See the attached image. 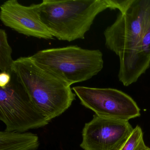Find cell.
I'll use <instances>...</instances> for the list:
<instances>
[{"label": "cell", "mask_w": 150, "mask_h": 150, "mask_svg": "<svg viewBox=\"0 0 150 150\" xmlns=\"http://www.w3.org/2000/svg\"><path fill=\"white\" fill-rule=\"evenodd\" d=\"M12 72L49 122L66 111L75 100L71 86L40 66L31 56L15 60Z\"/></svg>", "instance_id": "obj_1"}, {"label": "cell", "mask_w": 150, "mask_h": 150, "mask_svg": "<svg viewBox=\"0 0 150 150\" xmlns=\"http://www.w3.org/2000/svg\"><path fill=\"white\" fill-rule=\"evenodd\" d=\"M108 8L117 9L115 0H43L40 15L54 38L70 42L84 39L96 16Z\"/></svg>", "instance_id": "obj_2"}, {"label": "cell", "mask_w": 150, "mask_h": 150, "mask_svg": "<svg viewBox=\"0 0 150 150\" xmlns=\"http://www.w3.org/2000/svg\"><path fill=\"white\" fill-rule=\"evenodd\" d=\"M31 57L40 66L70 86L90 79L103 67V53L100 50L77 45L42 50Z\"/></svg>", "instance_id": "obj_3"}, {"label": "cell", "mask_w": 150, "mask_h": 150, "mask_svg": "<svg viewBox=\"0 0 150 150\" xmlns=\"http://www.w3.org/2000/svg\"><path fill=\"white\" fill-rule=\"evenodd\" d=\"M150 27V0H133L104 31L105 45L118 57L130 52Z\"/></svg>", "instance_id": "obj_4"}, {"label": "cell", "mask_w": 150, "mask_h": 150, "mask_svg": "<svg viewBox=\"0 0 150 150\" xmlns=\"http://www.w3.org/2000/svg\"><path fill=\"white\" fill-rule=\"evenodd\" d=\"M0 120L6 130L19 132L42 128L50 122L13 74L10 83L0 88Z\"/></svg>", "instance_id": "obj_5"}, {"label": "cell", "mask_w": 150, "mask_h": 150, "mask_svg": "<svg viewBox=\"0 0 150 150\" xmlns=\"http://www.w3.org/2000/svg\"><path fill=\"white\" fill-rule=\"evenodd\" d=\"M72 90L81 104L99 116L125 121L140 116L136 102L120 90L82 86L74 87Z\"/></svg>", "instance_id": "obj_6"}, {"label": "cell", "mask_w": 150, "mask_h": 150, "mask_svg": "<svg viewBox=\"0 0 150 150\" xmlns=\"http://www.w3.org/2000/svg\"><path fill=\"white\" fill-rule=\"evenodd\" d=\"M133 129L129 121L94 115L82 129L81 147L84 150H118Z\"/></svg>", "instance_id": "obj_7"}, {"label": "cell", "mask_w": 150, "mask_h": 150, "mask_svg": "<svg viewBox=\"0 0 150 150\" xmlns=\"http://www.w3.org/2000/svg\"><path fill=\"white\" fill-rule=\"evenodd\" d=\"M0 19L5 26L29 37L52 40L54 37L42 22L40 3L25 6L8 0L0 6Z\"/></svg>", "instance_id": "obj_8"}, {"label": "cell", "mask_w": 150, "mask_h": 150, "mask_svg": "<svg viewBox=\"0 0 150 150\" xmlns=\"http://www.w3.org/2000/svg\"><path fill=\"white\" fill-rule=\"evenodd\" d=\"M119 81L125 86L137 82L150 64V27L138 43L128 53L119 56Z\"/></svg>", "instance_id": "obj_9"}, {"label": "cell", "mask_w": 150, "mask_h": 150, "mask_svg": "<svg viewBox=\"0 0 150 150\" xmlns=\"http://www.w3.org/2000/svg\"><path fill=\"white\" fill-rule=\"evenodd\" d=\"M39 145L37 134L6 130L0 132V150H37Z\"/></svg>", "instance_id": "obj_10"}, {"label": "cell", "mask_w": 150, "mask_h": 150, "mask_svg": "<svg viewBox=\"0 0 150 150\" xmlns=\"http://www.w3.org/2000/svg\"><path fill=\"white\" fill-rule=\"evenodd\" d=\"M12 49L8 43L5 30L0 29V70L12 74V67L14 60L12 58Z\"/></svg>", "instance_id": "obj_11"}, {"label": "cell", "mask_w": 150, "mask_h": 150, "mask_svg": "<svg viewBox=\"0 0 150 150\" xmlns=\"http://www.w3.org/2000/svg\"><path fill=\"white\" fill-rule=\"evenodd\" d=\"M149 148L144 141L142 129L137 125L118 150H147Z\"/></svg>", "instance_id": "obj_12"}, {"label": "cell", "mask_w": 150, "mask_h": 150, "mask_svg": "<svg viewBox=\"0 0 150 150\" xmlns=\"http://www.w3.org/2000/svg\"><path fill=\"white\" fill-rule=\"evenodd\" d=\"M12 74L6 72H1L0 73V88L6 86L11 82Z\"/></svg>", "instance_id": "obj_13"}, {"label": "cell", "mask_w": 150, "mask_h": 150, "mask_svg": "<svg viewBox=\"0 0 150 150\" xmlns=\"http://www.w3.org/2000/svg\"><path fill=\"white\" fill-rule=\"evenodd\" d=\"M150 150V148H149V149H148V150Z\"/></svg>", "instance_id": "obj_14"}]
</instances>
